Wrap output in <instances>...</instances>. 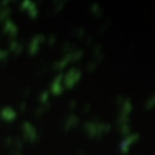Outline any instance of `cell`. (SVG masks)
<instances>
[{
  "label": "cell",
  "instance_id": "obj_1",
  "mask_svg": "<svg viewBox=\"0 0 155 155\" xmlns=\"http://www.w3.org/2000/svg\"><path fill=\"white\" fill-rule=\"evenodd\" d=\"M81 78H82V71L78 68H70L68 72L63 76L64 86L68 90H71L81 81Z\"/></svg>",
  "mask_w": 155,
  "mask_h": 155
},
{
  "label": "cell",
  "instance_id": "obj_2",
  "mask_svg": "<svg viewBox=\"0 0 155 155\" xmlns=\"http://www.w3.org/2000/svg\"><path fill=\"white\" fill-rule=\"evenodd\" d=\"M22 132H23V140L29 143H37L39 140V136L37 133L36 127L31 123L23 122L22 124Z\"/></svg>",
  "mask_w": 155,
  "mask_h": 155
},
{
  "label": "cell",
  "instance_id": "obj_3",
  "mask_svg": "<svg viewBox=\"0 0 155 155\" xmlns=\"http://www.w3.org/2000/svg\"><path fill=\"white\" fill-rule=\"evenodd\" d=\"M45 41H46V37H45L44 35L37 33V35L30 40V43H29V46H28L29 54L31 56L36 55L39 52V50H40V45L44 44Z\"/></svg>",
  "mask_w": 155,
  "mask_h": 155
},
{
  "label": "cell",
  "instance_id": "obj_4",
  "mask_svg": "<svg viewBox=\"0 0 155 155\" xmlns=\"http://www.w3.org/2000/svg\"><path fill=\"white\" fill-rule=\"evenodd\" d=\"M83 130L84 132L87 134V137L90 139H97V140H100L101 137L104 136L101 131L98 127V124H94L93 122H85L83 124Z\"/></svg>",
  "mask_w": 155,
  "mask_h": 155
},
{
  "label": "cell",
  "instance_id": "obj_5",
  "mask_svg": "<svg viewBox=\"0 0 155 155\" xmlns=\"http://www.w3.org/2000/svg\"><path fill=\"white\" fill-rule=\"evenodd\" d=\"M140 136L139 133H131L130 136L125 137L124 140H122V143L120 144V152L122 155H127L129 150H130V146L133 144H136L139 140Z\"/></svg>",
  "mask_w": 155,
  "mask_h": 155
},
{
  "label": "cell",
  "instance_id": "obj_6",
  "mask_svg": "<svg viewBox=\"0 0 155 155\" xmlns=\"http://www.w3.org/2000/svg\"><path fill=\"white\" fill-rule=\"evenodd\" d=\"M62 82H63V74H62V72H60V74H58V75H56L55 78L53 79V82L51 83L50 90H51V92H52V94H53V95L59 97V95L63 94V92H64V89H63Z\"/></svg>",
  "mask_w": 155,
  "mask_h": 155
},
{
  "label": "cell",
  "instance_id": "obj_7",
  "mask_svg": "<svg viewBox=\"0 0 155 155\" xmlns=\"http://www.w3.org/2000/svg\"><path fill=\"white\" fill-rule=\"evenodd\" d=\"M2 32H4V35H7L9 37V39H15V37L17 36V32H18V29H17L16 24L13 22V21L7 20L4 23Z\"/></svg>",
  "mask_w": 155,
  "mask_h": 155
},
{
  "label": "cell",
  "instance_id": "obj_8",
  "mask_svg": "<svg viewBox=\"0 0 155 155\" xmlns=\"http://www.w3.org/2000/svg\"><path fill=\"white\" fill-rule=\"evenodd\" d=\"M0 117L6 122H13L17 117V113L12 107H4L0 111Z\"/></svg>",
  "mask_w": 155,
  "mask_h": 155
},
{
  "label": "cell",
  "instance_id": "obj_9",
  "mask_svg": "<svg viewBox=\"0 0 155 155\" xmlns=\"http://www.w3.org/2000/svg\"><path fill=\"white\" fill-rule=\"evenodd\" d=\"M77 124H79V117L77 115H75V114L68 115L64 123H63V130H64V132H68L70 129L75 127Z\"/></svg>",
  "mask_w": 155,
  "mask_h": 155
},
{
  "label": "cell",
  "instance_id": "obj_10",
  "mask_svg": "<svg viewBox=\"0 0 155 155\" xmlns=\"http://www.w3.org/2000/svg\"><path fill=\"white\" fill-rule=\"evenodd\" d=\"M8 1H2L0 2L1 5V9H0V22H6L8 20V17L11 15V7L8 6Z\"/></svg>",
  "mask_w": 155,
  "mask_h": 155
},
{
  "label": "cell",
  "instance_id": "obj_11",
  "mask_svg": "<svg viewBox=\"0 0 155 155\" xmlns=\"http://www.w3.org/2000/svg\"><path fill=\"white\" fill-rule=\"evenodd\" d=\"M132 109H133V107H132L131 99H130V98H125V99H124V102H123V105L121 106V110H120V113L129 116V115L131 114Z\"/></svg>",
  "mask_w": 155,
  "mask_h": 155
},
{
  "label": "cell",
  "instance_id": "obj_12",
  "mask_svg": "<svg viewBox=\"0 0 155 155\" xmlns=\"http://www.w3.org/2000/svg\"><path fill=\"white\" fill-rule=\"evenodd\" d=\"M27 13H28L29 17H30L31 20H36V18L38 17V8H37V5L31 1L29 8L27 9Z\"/></svg>",
  "mask_w": 155,
  "mask_h": 155
},
{
  "label": "cell",
  "instance_id": "obj_13",
  "mask_svg": "<svg viewBox=\"0 0 155 155\" xmlns=\"http://www.w3.org/2000/svg\"><path fill=\"white\" fill-rule=\"evenodd\" d=\"M90 12H91V14H92V16L94 18H99L101 16V14H102V8L98 4H92L90 6Z\"/></svg>",
  "mask_w": 155,
  "mask_h": 155
},
{
  "label": "cell",
  "instance_id": "obj_14",
  "mask_svg": "<svg viewBox=\"0 0 155 155\" xmlns=\"http://www.w3.org/2000/svg\"><path fill=\"white\" fill-rule=\"evenodd\" d=\"M144 108L146 110H152L155 108V94H153L148 100H146L144 104Z\"/></svg>",
  "mask_w": 155,
  "mask_h": 155
},
{
  "label": "cell",
  "instance_id": "obj_15",
  "mask_svg": "<svg viewBox=\"0 0 155 155\" xmlns=\"http://www.w3.org/2000/svg\"><path fill=\"white\" fill-rule=\"evenodd\" d=\"M116 123H117V127H121V125H124V124H129V116L120 113L116 120Z\"/></svg>",
  "mask_w": 155,
  "mask_h": 155
},
{
  "label": "cell",
  "instance_id": "obj_16",
  "mask_svg": "<svg viewBox=\"0 0 155 155\" xmlns=\"http://www.w3.org/2000/svg\"><path fill=\"white\" fill-rule=\"evenodd\" d=\"M118 130H120V133L124 137H127V136L131 134V127H130L129 124H124V125L118 127Z\"/></svg>",
  "mask_w": 155,
  "mask_h": 155
},
{
  "label": "cell",
  "instance_id": "obj_17",
  "mask_svg": "<svg viewBox=\"0 0 155 155\" xmlns=\"http://www.w3.org/2000/svg\"><path fill=\"white\" fill-rule=\"evenodd\" d=\"M72 36H75L77 39H82L84 37V35H85V29L83 27H79V28L75 29L74 31L71 32Z\"/></svg>",
  "mask_w": 155,
  "mask_h": 155
},
{
  "label": "cell",
  "instance_id": "obj_18",
  "mask_svg": "<svg viewBox=\"0 0 155 155\" xmlns=\"http://www.w3.org/2000/svg\"><path fill=\"white\" fill-rule=\"evenodd\" d=\"M72 54V62H77L79 61L82 58H83L84 53L82 50H75L74 52L71 53Z\"/></svg>",
  "mask_w": 155,
  "mask_h": 155
},
{
  "label": "cell",
  "instance_id": "obj_19",
  "mask_svg": "<svg viewBox=\"0 0 155 155\" xmlns=\"http://www.w3.org/2000/svg\"><path fill=\"white\" fill-rule=\"evenodd\" d=\"M38 101L41 104V106H44L47 101H48V91H43L41 93L39 94Z\"/></svg>",
  "mask_w": 155,
  "mask_h": 155
},
{
  "label": "cell",
  "instance_id": "obj_20",
  "mask_svg": "<svg viewBox=\"0 0 155 155\" xmlns=\"http://www.w3.org/2000/svg\"><path fill=\"white\" fill-rule=\"evenodd\" d=\"M23 145H24V140H22V139H13V146L15 147L16 152H20V150H22Z\"/></svg>",
  "mask_w": 155,
  "mask_h": 155
},
{
  "label": "cell",
  "instance_id": "obj_21",
  "mask_svg": "<svg viewBox=\"0 0 155 155\" xmlns=\"http://www.w3.org/2000/svg\"><path fill=\"white\" fill-rule=\"evenodd\" d=\"M109 25H110V22H109V21H106L105 23H102V24L100 25L97 31H98L99 35H102V33L106 32V30H107V29L109 28Z\"/></svg>",
  "mask_w": 155,
  "mask_h": 155
},
{
  "label": "cell",
  "instance_id": "obj_22",
  "mask_svg": "<svg viewBox=\"0 0 155 155\" xmlns=\"http://www.w3.org/2000/svg\"><path fill=\"white\" fill-rule=\"evenodd\" d=\"M102 54H104L102 53V46L100 44H95V46L93 47V56L97 58V56H100Z\"/></svg>",
  "mask_w": 155,
  "mask_h": 155
},
{
  "label": "cell",
  "instance_id": "obj_23",
  "mask_svg": "<svg viewBox=\"0 0 155 155\" xmlns=\"http://www.w3.org/2000/svg\"><path fill=\"white\" fill-rule=\"evenodd\" d=\"M75 51V45L71 44V43H66V44L63 45V52L68 54V53H71Z\"/></svg>",
  "mask_w": 155,
  "mask_h": 155
},
{
  "label": "cell",
  "instance_id": "obj_24",
  "mask_svg": "<svg viewBox=\"0 0 155 155\" xmlns=\"http://www.w3.org/2000/svg\"><path fill=\"white\" fill-rule=\"evenodd\" d=\"M7 58H8V51L0 50V63H6L7 62Z\"/></svg>",
  "mask_w": 155,
  "mask_h": 155
},
{
  "label": "cell",
  "instance_id": "obj_25",
  "mask_svg": "<svg viewBox=\"0 0 155 155\" xmlns=\"http://www.w3.org/2000/svg\"><path fill=\"white\" fill-rule=\"evenodd\" d=\"M97 63H95V61H91L89 62L87 64H86V70H87V72H92L94 71L95 69H97Z\"/></svg>",
  "mask_w": 155,
  "mask_h": 155
},
{
  "label": "cell",
  "instance_id": "obj_26",
  "mask_svg": "<svg viewBox=\"0 0 155 155\" xmlns=\"http://www.w3.org/2000/svg\"><path fill=\"white\" fill-rule=\"evenodd\" d=\"M54 4H55V5H54V13H55V14L63 9V6H64L63 4H64V2H62V1H55Z\"/></svg>",
  "mask_w": 155,
  "mask_h": 155
},
{
  "label": "cell",
  "instance_id": "obj_27",
  "mask_svg": "<svg viewBox=\"0 0 155 155\" xmlns=\"http://www.w3.org/2000/svg\"><path fill=\"white\" fill-rule=\"evenodd\" d=\"M31 4V1H29V0H25V1H23L22 4L20 5V11L21 12H27V9L29 8V6Z\"/></svg>",
  "mask_w": 155,
  "mask_h": 155
},
{
  "label": "cell",
  "instance_id": "obj_28",
  "mask_svg": "<svg viewBox=\"0 0 155 155\" xmlns=\"http://www.w3.org/2000/svg\"><path fill=\"white\" fill-rule=\"evenodd\" d=\"M45 113V109H44V107L43 106H40V107H38L36 110H35V116L36 117H39V116H41L43 114Z\"/></svg>",
  "mask_w": 155,
  "mask_h": 155
},
{
  "label": "cell",
  "instance_id": "obj_29",
  "mask_svg": "<svg viewBox=\"0 0 155 155\" xmlns=\"http://www.w3.org/2000/svg\"><path fill=\"white\" fill-rule=\"evenodd\" d=\"M55 41H56V37L54 35H51L50 37L47 38V45L48 46H53V45L55 44Z\"/></svg>",
  "mask_w": 155,
  "mask_h": 155
},
{
  "label": "cell",
  "instance_id": "obj_30",
  "mask_svg": "<svg viewBox=\"0 0 155 155\" xmlns=\"http://www.w3.org/2000/svg\"><path fill=\"white\" fill-rule=\"evenodd\" d=\"M124 97H122V95H117L116 98H115V105L116 106H122L123 102H124Z\"/></svg>",
  "mask_w": 155,
  "mask_h": 155
},
{
  "label": "cell",
  "instance_id": "obj_31",
  "mask_svg": "<svg viewBox=\"0 0 155 155\" xmlns=\"http://www.w3.org/2000/svg\"><path fill=\"white\" fill-rule=\"evenodd\" d=\"M76 105H77L76 100H70L69 101V105H68V108L69 109H74V108H76Z\"/></svg>",
  "mask_w": 155,
  "mask_h": 155
},
{
  "label": "cell",
  "instance_id": "obj_32",
  "mask_svg": "<svg viewBox=\"0 0 155 155\" xmlns=\"http://www.w3.org/2000/svg\"><path fill=\"white\" fill-rule=\"evenodd\" d=\"M18 108H20V111H21V113H24L25 109H27V104H25V101H22V102L20 104V107H18Z\"/></svg>",
  "mask_w": 155,
  "mask_h": 155
},
{
  "label": "cell",
  "instance_id": "obj_33",
  "mask_svg": "<svg viewBox=\"0 0 155 155\" xmlns=\"http://www.w3.org/2000/svg\"><path fill=\"white\" fill-rule=\"evenodd\" d=\"M90 110H91V106H90L89 104H86V105L83 107V113L84 114H87Z\"/></svg>",
  "mask_w": 155,
  "mask_h": 155
},
{
  "label": "cell",
  "instance_id": "obj_34",
  "mask_svg": "<svg viewBox=\"0 0 155 155\" xmlns=\"http://www.w3.org/2000/svg\"><path fill=\"white\" fill-rule=\"evenodd\" d=\"M5 145L6 146H12L13 145V139L11 137H8V138L5 139Z\"/></svg>",
  "mask_w": 155,
  "mask_h": 155
},
{
  "label": "cell",
  "instance_id": "obj_35",
  "mask_svg": "<svg viewBox=\"0 0 155 155\" xmlns=\"http://www.w3.org/2000/svg\"><path fill=\"white\" fill-rule=\"evenodd\" d=\"M93 37H92V36H89V37H87V38H86V45H92V43H93Z\"/></svg>",
  "mask_w": 155,
  "mask_h": 155
},
{
  "label": "cell",
  "instance_id": "obj_36",
  "mask_svg": "<svg viewBox=\"0 0 155 155\" xmlns=\"http://www.w3.org/2000/svg\"><path fill=\"white\" fill-rule=\"evenodd\" d=\"M29 93H30V89H27L25 90V91H24V93H23V95H24V98H27V97H28L29 95Z\"/></svg>",
  "mask_w": 155,
  "mask_h": 155
},
{
  "label": "cell",
  "instance_id": "obj_37",
  "mask_svg": "<svg viewBox=\"0 0 155 155\" xmlns=\"http://www.w3.org/2000/svg\"><path fill=\"white\" fill-rule=\"evenodd\" d=\"M11 155H21V153H20V152H16V150H14Z\"/></svg>",
  "mask_w": 155,
  "mask_h": 155
},
{
  "label": "cell",
  "instance_id": "obj_38",
  "mask_svg": "<svg viewBox=\"0 0 155 155\" xmlns=\"http://www.w3.org/2000/svg\"><path fill=\"white\" fill-rule=\"evenodd\" d=\"M79 155H85V154H84L83 152H82V153H79Z\"/></svg>",
  "mask_w": 155,
  "mask_h": 155
}]
</instances>
